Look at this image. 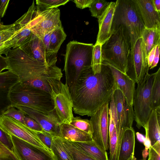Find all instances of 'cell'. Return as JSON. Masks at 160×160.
I'll return each mask as SVG.
<instances>
[{
	"mask_svg": "<svg viewBox=\"0 0 160 160\" xmlns=\"http://www.w3.org/2000/svg\"><path fill=\"white\" fill-rule=\"evenodd\" d=\"M15 44L11 38L5 41L0 42V56L5 54L7 56L8 53L14 47Z\"/></svg>",
	"mask_w": 160,
	"mask_h": 160,
	"instance_id": "cell-43",
	"label": "cell"
},
{
	"mask_svg": "<svg viewBox=\"0 0 160 160\" xmlns=\"http://www.w3.org/2000/svg\"><path fill=\"white\" fill-rule=\"evenodd\" d=\"M62 139L65 146L71 154L73 160H97L87 154L72 142Z\"/></svg>",
	"mask_w": 160,
	"mask_h": 160,
	"instance_id": "cell-29",
	"label": "cell"
},
{
	"mask_svg": "<svg viewBox=\"0 0 160 160\" xmlns=\"http://www.w3.org/2000/svg\"><path fill=\"white\" fill-rule=\"evenodd\" d=\"M0 160H19L14 153L0 156Z\"/></svg>",
	"mask_w": 160,
	"mask_h": 160,
	"instance_id": "cell-51",
	"label": "cell"
},
{
	"mask_svg": "<svg viewBox=\"0 0 160 160\" xmlns=\"http://www.w3.org/2000/svg\"><path fill=\"white\" fill-rule=\"evenodd\" d=\"M154 7L159 13L160 12V0H152Z\"/></svg>",
	"mask_w": 160,
	"mask_h": 160,
	"instance_id": "cell-52",
	"label": "cell"
},
{
	"mask_svg": "<svg viewBox=\"0 0 160 160\" xmlns=\"http://www.w3.org/2000/svg\"><path fill=\"white\" fill-rule=\"evenodd\" d=\"M94 0H74L73 2L75 3L76 7L80 9H84L87 8H89Z\"/></svg>",
	"mask_w": 160,
	"mask_h": 160,
	"instance_id": "cell-44",
	"label": "cell"
},
{
	"mask_svg": "<svg viewBox=\"0 0 160 160\" xmlns=\"http://www.w3.org/2000/svg\"><path fill=\"white\" fill-rule=\"evenodd\" d=\"M0 127L10 135H13L39 147L49 150L40 140L35 131L13 118L1 115Z\"/></svg>",
	"mask_w": 160,
	"mask_h": 160,
	"instance_id": "cell-10",
	"label": "cell"
},
{
	"mask_svg": "<svg viewBox=\"0 0 160 160\" xmlns=\"http://www.w3.org/2000/svg\"><path fill=\"white\" fill-rule=\"evenodd\" d=\"M24 124L31 130L36 132L44 131L41 126L33 118L26 114L24 118Z\"/></svg>",
	"mask_w": 160,
	"mask_h": 160,
	"instance_id": "cell-41",
	"label": "cell"
},
{
	"mask_svg": "<svg viewBox=\"0 0 160 160\" xmlns=\"http://www.w3.org/2000/svg\"><path fill=\"white\" fill-rule=\"evenodd\" d=\"M0 141L11 151L13 152V146L11 135L3 130L0 127Z\"/></svg>",
	"mask_w": 160,
	"mask_h": 160,
	"instance_id": "cell-40",
	"label": "cell"
},
{
	"mask_svg": "<svg viewBox=\"0 0 160 160\" xmlns=\"http://www.w3.org/2000/svg\"><path fill=\"white\" fill-rule=\"evenodd\" d=\"M160 68L155 72L151 90V108L152 110L160 107Z\"/></svg>",
	"mask_w": 160,
	"mask_h": 160,
	"instance_id": "cell-28",
	"label": "cell"
},
{
	"mask_svg": "<svg viewBox=\"0 0 160 160\" xmlns=\"http://www.w3.org/2000/svg\"><path fill=\"white\" fill-rule=\"evenodd\" d=\"M135 135L133 128H127L124 131L117 160H129L134 156Z\"/></svg>",
	"mask_w": 160,
	"mask_h": 160,
	"instance_id": "cell-21",
	"label": "cell"
},
{
	"mask_svg": "<svg viewBox=\"0 0 160 160\" xmlns=\"http://www.w3.org/2000/svg\"><path fill=\"white\" fill-rule=\"evenodd\" d=\"M94 45L76 41L70 42L67 45L65 55L64 67L66 83L73 76L76 79L83 69L91 67L92 55Z\"/></svg>",
	"mask_w": 160,
	"mask_h": 160,
	"instance_id": "cell-5",
	"label": "cell"
},
{
	"mask_svg": "<svg viewBox=\"0 0 160 160\" xmlns=\"http://www.w3.org/2000/svg\"><path fill=\"white\" fill-rule=\"evenodd\" d=\"M68 141L87 142L92 140L88 133L75 128L71 125L61 123L60 125V137Z\"/></svg>",
	"mask_w": 160,
	"mask_h": 160,
	"instance_id": "cell-24",
	"label": "cell"
},
{
	"mask_svg": "<svg viewBox=\"0 0 160 160\" xmlns=\"http://www.w3.org/2000/svg\"><path fill=\"white\" fill-rule=\"evenodd\" d=\"M69 0H37L36 9L40 11L57 8L66 4Z\"/></svg>",
	"mask_w": 160,
	"mask_h": 160,
	"instance_id": "cell-31",
	"label": "cell"
},
{
	"mask_svg": "<svg viewBox=\"0 0 160 160\" xmlns=\"http://www.w3.org/2000/svg\"><path fill=\"white\" fill-rule=\"evenodd\" d=\"M148 155V150H146L144 149L142 152V159L146 160V158Z\"/></svg>",
	"mask_w": 160,
	"mask_h": 160,
	"instance_id": "cell-54",
	"label": "cell"
},
{
	"mask_svg": "<svg viewBox=\"0 0 160 160\" xmlns=\"http://www.w3.org/2000/svg\"><path fill=\"white\" fill-rule=\"evenodd\" d=\"M145 28H160V15L155 9L152 0H133Z\"/></svg>",
	"mask_w": 160,
	"mask_h": 160,
	"instance_id": "cell-16",
	"label": "cell"
},
{
	"mask_svg": "<svg viewBox=\"0 0 160 160\" xmlns=\"http://www.w3.org/2000/svg\"><path fill=\"white\" fill-rule=\"evenodd\" d=\"M143 58L146 67L149 68L148 56L151 50L160 44V28H145L142 35Z\"/></svg>",
	"mask_w": 160,
	"mask_h": 160,
	"instance_id": "cell-22",
	"label": "cell"
},
{
	"mask_svg": "<svg viewBox=\"0 0 160 160\" xmlns=\"http://www.w3.org/2000/svg\"><path fill=\"white\" fill-rule=\"evenodd\" d=\"M160 54V44L156 46V51L153 60L152 64L149 68L150 69L156 67L159 61Z\"/></svg>",
	"mask_w": 160,
	"mask_h": 160,
	"instance_id": "cell-46",
	"label": "cell"
},
{
	"mask_svg": "<svg viewBox=\"0 0 160 160\" xmlns=\"http://www.w3.org/2000/svg\"><path fill=\"white\" fill-rule=\"evenodd\" d=\"M19 81L18 77L10 70L0 73V115L12 106L9 93L13 86Z\"/></svg>",
	"mask_w": 160,
	"mask_h": 160,
	"instance_id": "cell-20",
	"label": "cell"
},
{
	"mask_svg": "<svg viewBox=\"0 0 160 160\" xmlns=\"http://www.w3.org/2000/svg\"><path fill=\"white\" fill-rule=\"evenodd\" d=\"M156 47L153 48L148 54L147 59L148 65L149 68L151 66L156 51Z\"/></svg>",
	"mask_w": 160,
	"mask_h": 160,
	"instance_id": "cell-50",
	"label": "cell"
},
{
	"mask_svg": "<svg viewBox=\"0 0 160 160\" xmlns=\"http://www.w3.org/2000/svg\"><path fill=\"white\" fill-rule=\"evenodd\" d=\"M155 73L149 74L138 82L134 92L133 106L134 120L136 126L140 129L144 128L150 116L152 109L151 104V90Z\"/></svg>",
	"mask_w": 160,
	"mask_h": 160,
	"instance_id": "cell-7",
	"label": "cell"
},
{
	"mask_svg": "<svg viewBox=\"0 0 160 160\" xmlns=\"http://www.w3.org/2000/svg\"><path fill=\"white\" fill-rule=\"evenodd\" d=\"M49 81L40 79H37L25 81L22 82L50 93V87L49 84Z\"/></svg>",
	"mask_w": 160,
	"mask_h": 160,
	"instance_id": "cell-37",
	"label": "cell"
},
{
	"mask_svg": "<svg viewBox=\"0 0 160 160\" xmlns=\"http://www.w3.org/2000/svg\"><path fill=\"white\" fill-rule=\"evenodd\" d=\"M50 94L57 114L62 123L70 124L73 117V103L69 87L61 80L49 82Z\"/></svg>",
	"mask_w": 160,
	"mask_h": 160,
	"instance_id": "cell-8",
	"label": "cell"
},
{
	"mask_svg": "<svg viewBox=\"0 0 160 160\" xmlns=\"http://www.w3.org/2000/svg\"><path fill=\"white\" fill-rule=\"evenodd\" d=\"M148 155V160H160V142L150 147Z\"/></svg>",
	"mask_w": 160,
	"mask_h": 160,
	"instance_id": "cell-42",
	"label": "cell"
},
{
	"mask_svg": "<svg viewBox=\"0 0 160 160\" xmlns=\"http://www.w3.org/2000/svg\"><path fill=\"white\" fill-rule=\"evenodd\" d=\"M113 98L118 118V124L116 127L118 129L124 132L127 128H132L134 120L133 106L128 104L118 88L115 91Z\"/></svg>",
	"mask_w": 160,
	"mask_h": 160,
	"instance_id": "cell-15",
	"label": "cell"
},
{
	"mask_svg": "<svg viewBox=\"0 0 160 160\" xmlns=\"http://www.w3.org/2000/svg\"><path fill=\"white\" fill-rule=\"evenodd\" d=\"M130 50L128 42L120 27L102 45L103 61L126 74L127 60Z\"/></svg>",
	"mask_w": 160,
	"mask_h": 160,
	"instance_id": "cell-6",
	"label": "cell"
},
{
	"mask_svg": "<svg viewBox=\"0 0 160 160\" xmlns=\"http://www.w3.org/2000/svg\"><path fill=\"white\" fill-rule=\"evenodd\" d=\"M6 57L8 62V70L17 76L19 82L37 79L61 80L62 77L61 69L56 64H47L38 62L19 48L11 49Z\"/></svg>",
	"mask_w": 160,
	"mask_h": 160,
	"instance_id": "cell-2",
	"label": "cell"
},
{
	"mask_svg": "<svg viewBox=\"0 0 160 160\" xmlns=\"http://www.w3.org/2000/svg\"><path fill=\"white\" fill-rule=\"evenodd\" d=\"M34 2V1H33L32 5L29 8L28 11L14 23L19 29L27 26L35 15L36 8Z\"/></svg>",
	"mask_w": 160,
	"mask_h": 160,
	"instance_id": "cell-34",
	"label": "cell"
},
{
	"mask_svg": "<svg viewBox=\"0 0 160 160\" xmlns=\"http://www.w3.org/2000/svg\"><path fill=\"white\" fill-rule=\"evenodd\" d=\"M15 24L14 23L8 25H4L2 22H1V19L0 18V29H6L12 27Z\"/></svg>",
	"mask_w": 160,
	"mask_h": 160,
	"instance_id": "cell-53",
	"label": "cell"
},
{
	"mask_svg": "<svg viewBox=\"0 0 160 160\" xmlns=\"http://www.w3.org/2000/svg\"><path fill=\"white\" fill-rule=\"evenodd\" d=\"M8 58L7 57L0 56V73L4 70L8 69Z\"/></svg>",
	"mask_w": 160,
	"mask_h": 160,
	"instance_id": "cell-48",
	"label": "cell"
},
{
	"mask_svg": "<svg viewBox=\"0 0 160 160\" xmlns=\"http://www.w3.org/2000/svg\"><path fill=\"white\" fill-rule=\"evenodd\" d=\"M87 154L97 160H109L106 151L98 146L93 141L87 142H72Z\"/></svg>",
	"mask_w": 160,
	"mask_h": 160,
	"instance_id": "cell-25",
	"label": "cell"
},
{
	"mask_svg": "<svg viewBox=\"0 0 160 160\" xmlns=\"http://www.w3.org/2000/svg\"><path fill=\"white\" fill-rule=\"evenodd\" d=\"M67 35L62 26H58L52 32L50 38L49 50L52 53H57Z\"/></svg>",
	"mask_w": 160,
	"mask_h": 160,
	"instance_id": "cell-27",
	"label": "cell"
},
{
	"mask_svg": "<svg viewBox=\"0 0 160 160\" xmlns=\"http://www.w3.org/2000/svg\"><path fill=\"white\" fill-rule=\"evenodd\" d=\"M0 141V156L13 153Z\"/></svg>",
	"mask_w": 160,
	"mask_h": 160,
	"instance_id": "cell-49",
	"label": "cell"
},
{
	"mask_svg": "<svg viewBox=\"0 0 160 160\" xmlns=\"http://www.w3.org/2000/svg\"><path fill=\"white\" fill-rule=\"evenodd\" d=\"M18 29V27L15 25L12 27L6 29H0V42L11 38Z\"/></svg>",
	"mask_w": 160,
	"mask_h": 160,
	"instance_id": "cell-38",
	"label": "cell"
},
{
	"mask_svg": "<svg viewBox=\"0 0 160 160\" xmlns=\"http://www.w3.org/2000/svg\"><path fill=\"white\" fill-rule=\"evenodd\" d=\"M118 1L112 22V34L122 27L130 50L142 37L145 27L133 0Z\"/></svg>",
	"mask_w": 160,
	"mask_h": 160,
	"instance_id": "cell-3",
	"label": "cell"
},
{
	"mask_svg": "<svg viewBox=\"0 0 160 160\" xmlns=\"http://www.w3.org/2000/svg\"><path fill=\"white\" fill-rule=\"evenodd\" d=\"M32 34L31 29L28 28L19 29L11 38L15 44L14 46L12 48L20 47Z\"/></svg>",
	"mask_w": 160,
	"mask_h": 160,
	"instance_id": "cell-32",
	"label": "cell"
},
{
	"mask_svg": "<svg viewBox=\"0 0 160 160\" xmlns=\"http://www.w3.org/2000/svg\"><path fill=\"white\" fill-rule=\"evenodd\" d=\"M62 25L60 11L55 8L50 9L43 19L30 29L33 34L42 39L45 35Z\"/></svg>",
	"mask_w": 160,
	"mask_h": 160,
	"instance_id": "cell-18",
	"label": "cell"
},
{
	"mask_svg": "<svg viewBox=\"0 0 160 160\" xmlns=\"http://www.w3.org/2000/svg\"><path fill=\"white\" fill-rule=\"evenodd\" d=\"M26 114L22 111L11 106L2 115L11 117L24 124V118Z\"/></svg>",
	"mask_w": 160,
	"mask_h": 160,
	"instance_id": "cell-36",
	"label": "cell"
},
{
	"mask_svg": "<svg viewBox=\"0 0 160 160\" xmlns=\"http://www.w3.org/2000/svg\"><path fill=\"white\" fill-rule=\"evenodd\" d=\"M136 160H144L143 159H139V160H137V159Z\"/></svg>",
	"mask_w": 160,
	"mask_h": 160,
	"instance_id": "cell-57",
	"label": "cell"
},
{
	"mask_svg": "<svg viewBox=\"0 0 160 160\" xmlns=\"http://www.w3.org/2000/svg\"><path fill=\"white\" fill-rule=\"evenodd\" d=\"M14 107L22 111L33 118L45 132L53 136L60 137V125L62 122L57 114L55 109L48 114H45L25 107Z\"/></svg>",
	"mask_w": 160,
	"mask_h": 160,
	"instance_id": "cell-13",
	"label": "cell"
},
{
	"mask_svg": "<svg viewBox=\"0 0 160 160\" xmlns=\"http://www.w3.org/2000/svg\"><path fill=\"white\" fill-rule=\"evenodd\" d=\"M52 32V31L45 35L43 37L42 39V40L47 52L51 54H57L51 53L50 52L49 50L50 36Z\"/></svg>",
	"mask_w": 160,
	"mask_h": 160,
	"instance_id": "cell-47",
	"label": "cell"
},
{
	"mask_svg": "<svg viewBox=\"0 0 160 160\" xmlns=\"http://www.w3.org/2000/svg\"><path fill=\"white\" fill-rule=\"evenodd\" d=\"M9 98L13 107H25L45 114L55 109L49 93L19 81L11 89Z\"/></svg>",
	"mask_w": 160,
	"mask_h": 160,
	"instance_id": "cell-4",
	"label": "cell"
},
{
	"mask_svg": "<svg viewBox=\"0 0 160 160\" xmlns=\"http://www.w3.org/2000/svg\"><path fill=\"white\" fill-rule=\"evenodd\" d=\"M104 62L110 69L118 88L121 92L128 104L133 106V98L135 90V82L127 74Z\"/></svg>",
	"mask_w": 160,
	"mask_h": 160,
	"instance_id": "cell-19",
	"label": "cell"
},
{
	"mask_svg": "<svg viewBox=\"0 0 160 160\" xmlns=\"http://www.w3.org/2000/svg\"><path fill=\"white\" fill-rule=\"evenodd\" d=\"M35 133L41 142L50 151L53 136L45 131H35Z\"/></svg>",
	"mask_w": 160,
	"mask_h": 160,
	"instance_id": "cell-39",
	"label": "cell"
},
{
	"mask_svg": "<svg viewBox=\"0 0 160 160\" xmlns=\"http://www.w3.org/2000/svg\"><path fill=\"white\" fill-rule=\"evenodd\" d=\"M142 42V37L137 40L130 50L127 60L126 74L137 83L148 73L149 68L144 62Z\"/></svg>",
	"mask_w": 160,
	"mask_h": 160,
	"instance_id": "cell-11",
	"label": "cell"
},
{
	"mask_svg": "<svg viewBox=\"0 0 160 160\" xmlns=\"http://www.w3.org/2000/svg\"><path fill=\"white\" fill-rule=\"evenodd\" d=\"M109 102L103 104L90 117L93 128L92 138L96 144L106 151L109 148L108 136Z\"/></svg>",
	"mask_w": 160,
	"mask_h": 160,
	"instance_id": "cell-9",
	"label": "cell"
},
{
	"mask_svg": "<svg viewBox=\"0 0 160 160\" xmlns=\"http://www.w3.org/2000/svg\"><path fill=\"white\" fill-rule=\"evenodd\" d=\"M136 134L137 136V138H138V139L140 141H143V142L144 140L145 139V138H144L143 135L140 134L138 132H137L136 133Z\"/></svg>",
	"mask_w": 160,
	"mask_h": 160,
	"instance_id": "cell-55",
	"label": "cell"
},
{
	"mask_svg": "<svg viewBox=\"0 0 160 160\" xmlns=\"http://www.w3.org/2000/svg\"><path fill=\"white\" fill-rule=\"evenodd\" d=\"M13 152L19 160H56L51 151L38 147L11 135Z\"/></svg>",
	"mask_w": 160,
	"mask_h": 160,
	"instance_id": "cell-12",
	"label": "cell"
},
{
	"mask_svg": "<svg viewBox=\"0 0 160 160\" xmlns=\"http://www.w3.org/2000/svg\"><path fill=\"white\" fill-rule=\"evenodd\" d=\"M110 2L105 0H94L89 8L91 16L98 18L106 9Z\"/></svg>",
	"mask_w": 160,
	"mask_h": 160,
	"instance_id": "cell-35",
	"label": "cell"
},
{
	"mask_svg": "<svg viewBox=\"0 0 160 160\" xmlns=\"http://www.w3.org/2000/svg\"><path fill=\"white\" fill-rule=\"evenodd\" d=\"M102 47L100 44L93 46L91 66L94 74L100 73L101 70L103 59L102 55Z\"/></svg>",
	"mask_w": 160,
	"mask_h": 160,
	"instance_id": "cell-30",
	"label": "cell"
},
{
	"mask_svg": "<svg viewBox=\"0 0 160 160\" xmlns=\"http://www.w3.org/2000/svg\"><path fill=\"white\" fill-rule=\"evenodd\" d=\"M118 1L110 2L102 15L98 18L99 30L95 44L102 45L112 34L111 27Z\"/></svg>",
	"mask_w": 160,
	"mask_h": 160,
	"instance_id": "cell-17",
	"label": "cell"
},
{
	"mask_svg": "<svg viewBox=\"0 0 160 160\" xmlns=\"http://www.w3.org/2000/svg\"><path fill=\"white\" fill-rule=\"evenodd\" d=\"M51 151L56 160H73L71 154L65 146L62 139L59 137L53 136Z\"/></svg>",
	"mask_w": 160,
	"mask_h": 160,
	"instance_id": "cell-26",
	"label": "cell"
},
{
	"mask_svg": "<svg viewBox=\"0 0 160 160\" xmlns=\"http://www.w3.org/2000/svg\"><path fill=\"white\" fill-rule=\"evenodd\" d=\"M19 48L38 62L47 64L56 63L57 54L48 53L42 40L33 34Z\"/></svg>",
	"mask_w": 160,
	"mask_h": 160,
	"instance_id": "cell-14",
	"label": "cell"
},
{
	"mask_svg": "<svg viewBox=\"0 0 160 160\" xmlns=\"http://www.w3.org/2000/svg\"><path fill=\"white\" fill-rule=\"evenodd\" d=\"M9 2V0H0V18L5 15Z\"/></svg>",
	"mask_w": 160,
	"mask_h": 160,
	"instance_id": "cell-45",
	"label": "cell"
},
{
	"mask_svg": "<svg viewBox=\"0 0 160 160\" xmlns=\"http://www.w3.org/2000/svg\"><path fill=\"white\" fill-rule=\"evenodd\" d=\"M70 124L88 133L92 137L93 128L90 120L82 119L78 117H73Z\"/></svg>",
	"mask_w": 160,
	"mask_h": 160,
	"instance_id": "cell-33",
	"label": "cell"
},
{
	"mask_svg": "<svg viewBox=\"0 0 160 160\" xmlns=\"http://www.w3.org/2000/svg\"><path fill=\"white\" fill-rule=\"evenodd\" d=\"M137 160V159H136V158L134 156L133 158L130 159L129 160Z\"/></svg>",
	"mask_w": 160,
	"mask_h": 160,
	"instance_id": "cell-56",
	"label": "cell"
},
{
	"mask_svg": "<svg viewBox=\"0 0 160 160\" xmlns=\"http://www.w3.org/2000/svg\"><path fill=\"white\" fill-rule=\"evenodd\" d=\"M160 107L152 110L144 127L152 146L160 142Z\"/></svg>",
	"mask_w": 160,
	"mask_h": 160,
	"instance_id": "cell-23",
	"label": "cell"
},
{
	"mask_svg": "<svg viewBox=\"0 0 160 160\" xmlns=\"http://www.w3.org/2000/svg\"><path fill=\"white\" fill-rule=\"evenodd\" d=\"M68 86L72 110L76 114L90 117L110 101L118 88L110 69L103 61L100 73L94 74L91 67L84 69Z\"/></svg>",
	"mask_w": 160,
	"mask_h": 160,
	"instance_id": "cell-1",
	"label": "cell"
}]
</instances>
